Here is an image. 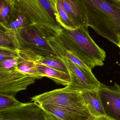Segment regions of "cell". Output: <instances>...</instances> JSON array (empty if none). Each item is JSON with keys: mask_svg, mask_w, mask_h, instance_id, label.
<instances>
[{"mask_svg": "<svg viewBox=\"0 0 120 120\" xmlns=\"http://www.w3.org/2000/svg\"><path fill=\"white\" fill-rule=\"evenodd\" d=\"M49 41L55 50L70 52L91 69L104 65L105 52L92 39L87 27L75 29L63 27Z\"/></svg>", "mask_w": 120, "mask_h": 120, "instance_id": "cell-1", "label": "cell"}, {"mask_svg": "<svg viewBox=\"0 0 120 120\" xmlns=\"http://www.w3.org/2000/svg\"><path fill=\"white\" fill-rule=\"evenodd\" d=\"M5 30L23 60L36 62L46 57H60L49 41L56 34L46 27L32 23L17 30Z\"/></svg>", "mask_w": 120, "mask_h": 120, "instance_id": "cell-2", "label": "cell"}, {"mask_svg": "<svg viewBox=\"0 0 120 120\" xmlns=\"http://www.w3.org/2000/svg\"><path fill=\"white\" fill-rule=\"evenodd\" d=\"M89 26L98 34L118 46L120 36V4L109 0H78Z\"/></svg>", "mask_w": 120, "mask_h": 120, "instance_id": "cell-3", "label": "cell"}, {"mask_svg": "<svg viewBox=\"0 0 120 120\" xmlns=\"http://www.w3.org/2000/svg\"><path fill=\"white\" fill-rule=\"evenodd\" d=\"M15 6L32 23L43 26L58 34L63 27L56 8L49 0H12Z\"/></svg>", "mask_w": 120, "mask_h": 120, "instance_id": "cell-4", "label": "cell"}, {"mask_svg": "<svg viewBox=\"0 0 120 120\" xmlns=\"http://www.w3.org/2000/svg\"><path fill=\"white\" fill-rule=\"evenodd\" d=\"M31 101L39 105H55L91 115L81 92L67 86L36 95L31 98Z\"/></svg>", "mask_w": 120, "mask_h": 120, "instance_id": "cell-5", "label": "cell"}, {"mask_svg": "<svg viewBox=\"0 0 120 120\" xmlns=\"http://www.w3.org/2000/svg\"><path fill=\"white\" fill-rule=\"evenodd\" d=\"M70 75V82L67 85L71 89L81 92L98 89L101 83L94 75L91 70L82 68L71 60L61 57Z\"/></svg>", "mask_w": 120, "mask_h": 120, "instance_id": "cell-6", "label": "cell"}, {"mask_svg": "<svg viewBox=\"0 0 120 120\" xmlns=\"http://www.w3.org/2000/svg\"><path fill=\"white\" fill-rule=\"evenodd\" d=\"M39 78L25 74L17 68L0 69V94L15 96L27 89Z\"/></svg>", "mask_w": 120, "mask_h": 120, "instance_id": "cell-7", "label": "cell"}, {"mask_svg": "<svg viewBox=\"0 0 120 120\" xmlns=\"http://www.w3.org/2000/svg\"><path fill=\"white\" fill-rule=\"evenodd\" d=\"M0 120H48L47 113L34 102L0 110Z\"/></svg>", "mask_w": 120, "mask_h": 120, "instance_id": "cell-8", "label": "cell"}, {"mask_svg": "<svg viewBox=\"0 0 120 120\" xmlns=\"http://www.w3.org/2000/svg\"><path fill=\"white\" fill-rule=\"evenodd\" d=\"M98 90L105 115L120 120V85L116 82L111 86L101 84Z\"/></svg>", "mask_w": 120, "mask_h": 120, "instance_id": "cell-9", "label": "cell"}, {"mask_svg": "<svg viewBox=\"0 0 120 120\" xmlns=\"http://www.w3.org/2000/svg\"><path fill=\"white\" fill-rule=\"evenodd\" d=\"M44 111L62 120H87L91 115L50 104L39 105Z\"/></svg>", "mask_w": 120, "mask_h": 120, "instance_id": "cell-10", "label": "cell"}, {"mask_svg": "<svg viewBox=\"0 0 120 120\" xmlns=\"http://www.w3.org/2000/svg\"><path fill=\"white\" fill-rule=\"evenodd\" d=\"M60 0L63 8L77 27L89 26L86 15L78 0Z\"/></svg>", "mask_w": 120, "mask_h": 120, "instance_id": "cell-11", "label": "cell"}, {"mask_svg": "<svg viewBox=\"0 0 120 120\" xmlns=\"http://www.w3.org/2000/svg\"><path fill=\"white\" fill-rule=\"evenodd\" d=\"M98 89L81 92L90 114L95 117L105 115Z\"/></svg>", "mask_w": 120, "mask_h": 120, "instance_id": "cell-12", "label": "cell"}, {"mask_svg": "<svg viewBox=\"0 0 120 120\" xmlns=\"http://www.w3.org/2000/svg\"><path fill=\"white\" fill-rule=\"evenodd\" d=\"M37 68L43 77H46L58 84L68 85L70 82L68 73L50 68L43 64L36 63Z\"/></svg>", "mask_w": 120, "mask_h": 120, "instance_id": "cell-13", "label": "cell"}, {"mask_svg": "<svg viewBox=\"0 0 120 120\" xmlns=\"http://www.w3.org/2000/svg\"><path fill=\"white\" fill-rule=\"evenodd\" d=\"M16 7V6H15ZM32 24L29 18L16 7L10 17L0 26L6 30L13 31L19 29Z\"/></svg>", "mask_w": 120, "mask_h": 120, "instance_id": "cell-14", "label": "cell"}, {"mask_svg": "<svg viewBox=\"0 0 120 120\" xmlns=\"http://www.w3.org/2000/svg\"><path fill=\"white\" fill-rule=\"evenodd\" d=\"M56 8L58 21L62 27L69 29H75L78 28L70 16L63 8L60 0H58L57 2Z\"/></svg>", "mask_w": 120, "mask_h": 120, "instance_id": "cell-15", "label": "cell"}, {"mask_svg": "<svg viewBox=\"0 0 120 120\" xmlns=\"http://www.w3.org/2000/svg\"><path fill=\"white\" fill-rule=\"evenodd\" d=\"M16 68L25 74L37 77L39 79L44 77L37 70L36 63L34 61L28 60H22L18 64Z\"/></svg>", "mask_w": 120, "mask_h": 120, "instance_id": "cell-16", "label": "cell"}, {"mask_svg": "<svg viewBox=\"0 0 120 120\" xmlns=\"http://www.w3.org/2000/svg\"><path fill=\"white\" fill-rule=\"evenodd\" d=\"M35 62L36 63L43 64L50 68L68 73L65 64L60 57H46Z\"/></svg>", "mask_w": 120, "mask_h": 120, "instance_id": "cell-17", "label": "cell"}, {"mask_svg": "<svg viewBox=\"0 0 120 120\" xmlns=\"http://www.w3.org/2000/svg\"><path fill=\"white\" fill-rule=\"evenodd\" d=\"M0 24L6 22L16 7L11 0H0Z\"/></svg>", "mask_w": 120, "mask_h": 120, "instance_id": "cell-18", "label": "cell"}, {"mask_svg": "<svg viewBox=\"0 0 120 120\" xmlns=\"http://www.w3.org/2000/svg\"><path fill=\"white\" fill-rule=\"evenodd\" d=\"M0 49L17 51L12 38L8 32L1 26H0Z\"/></svg>", "mask_w": 120, "mask_h": 120, "instance_id": "cell-19", "label": "cell"}, {"mask_svg": "<svg viewBox=\"0 0 120 120\" xmlns=\"http://www.w3.org/2000/svg\"><path fill=\"white\" fill-rule=\"evenodd\" d=\"M22 103L17 100L15 96L0 94V110L13 108Z\"/></svg>", "mask_w": 120, "mask_h": 120, "instance_id": "cell-20", "label": "cell"}, {"mask_svg": "<svg viewBox=\"0 0 120 120\" xmlns=\"http://www.w3.org/2000/svg\"><path fill=\"white\" fill-rule=\"evenodd\" d=\"M23 60L19 57L0 62V69H10L16 68L18 64Z\"/></svg>", "mask_w": 120, "mask_h": 120, "instance_id": "cell-21", "label": "cell"}, {"mask_svg": "<svg viewBox=\"0 0 120 120\" xmlns=\"http://www.w3.org/2000/svg\"><path fill=\"white\" fill-rule=\"evenodd\" d=\"M19 57L17 51L0 49V62Z\"/></svg>", "mask_w": 120, "mask_h": 120, "instance_id": "cell-22", "label": "cell"}, {"mask_svg": "<svg viewBox=\"0 0 120 120\" xmlns=\"http://www.w3.org/2000/svg\"><path fill=\"white\" fill-rule=\"evenodd\" d=\"M87 120H114L106 116H99V117H95L91 116Z\"/></svg>", "mask_w": 120, "mask_h": 120, "instance_id": "cell-23", "label": "cell"}, {"mask_svg": "<svg viewBox=\"0 0 120 120\" xmlns=\"http://www.w3.org/2000/svg\"><path fill=\"white\" fill-rule=\"evenodd\" d=\"M47 119L48 120H62L48 113L47 114Z\"/></svg>", "mask_w": 120, "mask_h": 120, "instance_id": "cell-24", "label": "cell"}, {"mask_svg": "<svg viewBox=\"0 0 120 120\" xmlns=\"http://www.w3.org/2000/svg\"><path fill=\"white\" fill-rule=\"evenodd\" d=\"M49 1L53 4V5L56 8V5L58 0H49Z\"/></svg>", "mask_w": 120, "mask_h": 120, "instance_id": "cell-25", "label": "cell"}, {"mask_svg": "<svg viewBox=\"0 0 120 120\" xmlns=\"http://www.w3.org/2000/svg\"><path fill=\"white\" fill-rule=\"evenodd\" d=\"M109 0L110 1L114 3H120V0Z\"/></svg>", "mask_w": 120, "mask_h": 120, "instance_id": "cell-26", "label": "cell"}, {"mask_svg": "<svg viewBox=\"0 0 120 120\" xmlns=\"http://www.w3.org/2000/svg\"><path fill=\"white\" fill-rule=\"evenodd\" d=\"M119 44H118V47H119V48H120V36L119 37Z\"/></svg>", "mask_w": 120, "mask_h": 120, "instance_id": "cell-27", "label": "cell"}, {"mask_svg": "<svg viewBox=\"0 0 120 120\" xmlns=\"http://www.w3.org/2000/svg\"><path fill=\"white\" fill-rule=\"evenodd\" d=\"M11 0L12 1V0Z\"/></svg>", "mask_w": 120, "mask_h": 120, "instance_id": "cell-28", "label": "cell"}]
</instances>
